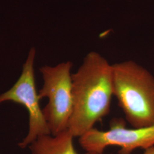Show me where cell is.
Instances as JSON below:
<instances>
[{"instance_id":"1","label":"cell","mask_w":154,"mask_h":154,"mask_svg":"<svg viewBox=\"0 0 154 154\" xmlns=\"http://www.w3.org/2000/svg\"><path fill=\"white\" fill-rule=\"evenodd\" d=\"M72 78V110L67 130L79 138L110 112L112 66L99 53L91 51Z\"/></svg>"},{"instance_id":"2","label":"cell","mask_w":154,"mask_h":154,"mask_svg":"<svg viewBox=\"0 0 154 154\" xmlns=\"http://www.w3.org/2000/svg\"><path fill=\"white\" fill-rule=\"evenodd\" d=\"M112 66L113 95L134 128L154 125V77L132 61Z\"/></svg>"},{"instance_id":"3","label":"cell","mask_w":154,"mask_h":154,"mask_svg":"<svg viewBox=\"0 0 154 154\" xmlns=\"http://www.w3.org/2000/svg\"><path fill=\"white\" fill-rule=\"evenodd\" d=\"M72 62L67 61L39 69L44 85L39 91V98L48 99L42 112L52 135L67 130L72 110Z\"/></svg>"},{"instance_id":"4","label":"cell","mask_w":154,"mask_h":154,"mask_svg":"<svg viewBox=\"0 0 154 154\" xmlns=\"http://www.w3.org/2000/svg\"><path fill=\"white\" fill-rule=\"evenodd\" d=\"M35 53V48H32L23 65L22 73L17 81L10 90L0 95V105L10 101L22 105L28 110L29 132L27 136L18 143L21 149L28 147L39 137L50 134L42 109L40 107V99L35 86L34 70Z\"/></svg>"},{"instance_id":"5","label":"cell","mask_w":154,"mask_h":154,"mask_svg":"<svg viewBox=\"0 0 154 154\" xmlns=\"http://www.w3.org/2000/svg\"><path fill=\"white\" fill-rule=\"evenodd\" d=\"M81 147L88 152L104 153L110 146H116L121 149L119 154H131L137 149L144 150L154 146V125L150 126L128 128L122 119H113L110 128L101 131L93 128L79 138Z\"/></svg>"},{"instance_id":"6","label":"cell","mask_w":154,"mask_h":154,"mask_svg":"<svg viewBox=\"0 0 154 154\" xmlns=\"http://www.w3.org/2000/svg\"><path fill=\"white\" fill-rule=\"evenodd\" d=\"M74 137L67 130L56 135H45L28 147L32 154H79L73 143ZM85 154H95L88 152Z\"/></svg>"},{"instance_id":"7","label":"cell","mask_w":154,"mask_h":154,"mask_svg":"<svg viewBox=\"0 0 154 154\" xmlns=\"http://www.w3.org/2000/svg\"><path fill=\"white\" fill-rule=\"evenodd\" d=\"M143 154H154V146L145 149Z\"/></svg>"},{"instance_id":"8","label":"cell","mask_w":154,"mask_h":154,"mask_svg":"<svg viewBox=\"0 0 154 154\" xmlns=\"http://www.w3.org/2000/svg\"><path fill=\"white\" fill-rule=\"evenodd\" d=\"M104 154V153H103V154Z\"/></svg>"}]
</instances>
